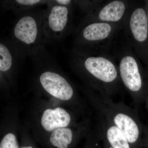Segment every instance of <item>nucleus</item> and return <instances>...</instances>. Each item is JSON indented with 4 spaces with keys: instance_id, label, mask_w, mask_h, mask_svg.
Instances as JSON below:
<instances>
[{
    "instance_id": "obj_14",
    "label": "nucleus",
    "mask_w": 148,
    "mask_h": 148,
    "mask_svg": "<svg viewBox=\"0 0 148 148\" xmlns=\"http://www.w3.org/2000/svg\"><path fill=\"white\" fill-rule=\"evenodd\" d=\"M16 2L24 7H30L42 3L44 1L40 0H16Z\"/></svg>"
},
{
    "instance_id": "obj_7",
    "label": "nucleus",
    "mask_w": 148,
    "mask_h": 148,
    "mask_svg": "<svg viewBox=\"0 0 148 148\" xmlns=\"http://www.w3.org/2000/svg\"><path fill=\"white\" fill-rule=\"evenodd\" d=\"M72 121L71 114L61 108L45 110L41 119V125L47 132H53L60 128L67 127Z\"/></svg>"
},
{
    "instance_id": "obj_10",
    "label": "nucleus",
    "mask_w": 148,
    "mask_h": 148,
    "mask_svg": "<svg viewBox=\"0 0 148 148\" xmlns=\"http://www.w3.org/2000/svg\"><path fill=\"white\" fill-rule=\"evenodd\" d=\"M125 10L124 4L121 1H114L105 6L99 14V17L103 21H117L123 16Z\"/></svg>"
},
{
    "instance_id": "obj_12",
    "label": "nucleus",
    "mask_w": 148,
    "mask_h": 148,
    "mask_svg": "<svg viewBox=\"0 0 148 148\" xmlns=\"http://www.w3.org/2000/svg\"><path fill=\"white\" fill-rule=\"evenodd\" d=\"M12 65V58L10 51L5 46L0 43V71H8Z\"/></svg>"
},
{
    "instance_id": "obj_17",
    "label": "nucleus",
    "mask_w": 148,
    "mask_h": 148,
    "mask_svg": "<svg viewBox=\"0 0 148 148\" xmlns=\"http://www.w3.org/2000/svg\"><path fill=\"white\" fill-rule=\"evenodd\" d=\"M20 148H34L33 147L31 146H24V147H21Z\"/></svg>"
},
{
    "instance_id": "obj_16",
    "label": "nucleus",
    "mask_w": 148,
    "mask_h": 148,
    "mask_svg": "<svg viewBox=\"0 0 148 148\" xmlns=\"http://www.w3.org/2000/svg\"><path fill=\"white\" fill-rule=\"evenodd\" d=\"M101 140H103V141L104 142V143H105V144H106V148H112L111 147H110V145L108 144V143H107V142H106V141H105V140H103V139H101Z\"/></svg>"
},
{
    "instance_id": "obj_6",
    "label": "nucleus",
    "mask_w": 148,
    "mask_h": 148,
    "mask_svg": "<svg viewBox=\"0 0 148 148\" xmlns=\"http://www.w3.org/2000/svg\"><path fill=\"white\" fill-rule=\"evenodd\" d=\"M84 66L93 77L102 83L112 84L117 78L114 65L103 57H89L86 60Z\"/></svg>"
},
{
    "instance_id": "obj_15",
    "label": "nucleus",
    "mask_w": 148,
    "mask_h": 148,
    "mask_svg": "<svg viewBox=\"0 0 148 148\" xmlns=\"http://www.w3.org/2000/svg\"><path fill=\"white\" fill-rule=\"evenodd\" d=\"M55 2L57 3V4L59 5L65 6L68 5L71 3V1L70 0H56Z\"/></svg>"
},
{
    "instance_id": "obj_3",
    "label": "nucleus",
    "mask_w": 148,
    "mask_h": 148,
    "mask_svg": "<svg viewBox=\"0 0 148 148\" xmlns=\"http://www.w3.org/2000/svg\"><path fill=\"white\" fill-rule=\"evenodd\" d=\"M119 69L122 80L131 92L132 101L137 109L145 98L141 93L143 81L137 62L133 57L125 56L122 59Z\"/></svg>"
},
{
    "instance_id": "obj_1",
    "label": "nucleus",
    "mask_w": 148,
    "mask_h": 148,
    "mask_svg": "<svg viewBox=\"0 0 148 148\" xmlns=\"http://www.w3.org/2000/svg\"><path fill=\"white\" fill-rule=\"evenodd\" d=\"M88 99L92 108L121 131L130 145L140 142L145 127L140 121L138 110L122 102H115L110 98L90 93Z\"/></svg>"
},
{
    "instance_id": "obj_9",
    "label": "nucleus",
    "mask_w": 148,
    "mask_h": 148,
    "mask_svg": "<svg viewBox=\"0 0 148 148\" xmlns=\"http://www.w3.org/2000/svg\"><path fill=\"white\" fill-rule=\"evenodd\" d=\"M75 138L73 130L69 127L58 128L52 132L49 141L52 146L57 148H69Z\"/></svg>"
},
{
    "instance_id": "obj_5",
    "label": "nucleus",
    "mask_w": 148,
    "mask_h": 148,
    "mask_svg": "<svg viewBox=\"0 0 148 148\" xmlns=\"http://www.w3.org/2000/svg\"><path fill=\"white\" fill-rule=\"evenodd\" d=\"M40 81L43 88L51 95L61 101L73 99L74 92L70 84L63 76L56 72L46 71L41 74Z\"/></svg>"
},
{
    "instance_id": "obj_2",
    "label": "nucleus",
    "mask_w": 148,
    "mask_h": 148,
    "mask_svg": "<svg viewBox=\"0 0 148 148\" xmlns=\"http://www.w3.org/2000/svg\"><path fill=\"white\" fill-rule=\"evenodd\" d=\"M45 12H28L22 15L16 23L14 34L21 46L22 54L39 53L46 41L43 33Z\"/></svg>"
},
{
    "instance_id": "obj_18",
    "label": "nucleus",
    "mask_w": 148,
    "mask_h": 148,
    "mask_svg": "<svg viewBox=\"0 0 148 148\" xmlns=\"http://www.w3.org/2000/svg\"><path fill=\"white\" fill-rule=\"evenodd\" d=\"M147 18H148V17H147Z\"/></svg>"
},
{
    "instance_id": "obj_8",
    "label": "nucleus",
    "mask_w": 148,
    "mask_h": 148,
    "mask_svg": "<svg viewBox=\"0 0 148 148\" xmlns=\"http://www.w3.org/2000/svg\"><path fill=\"white\" fill-rule=\"evenodd\" d=\"M130 27L135 39L142 42L147 39L148 34V20L145 10L139 8L135 10L130 19Z\"/></svg>"
},
{
    "instance_id": "obj_13",
    "label": "nucleus",
    "mask_w": 148,
    "mask_h": 148,
    "mask_svg": "<svg viewBox=\"0 0 148 148\" xmlns=\"http://www.w3.org/2000/svg\"><path fill=\"white\" fill-rule=\"evenodd\" d=\"M0 148H20L16 136L12 133L7 134L0 143Z\"/></svg>"
},
{
    "instance_id": "obj_11",
    "label": "nucleus",
    "mask_w": 148,
    "mask_h": 148,
    "mask_svg": "<svg viewBox=\"0 0 148 148\" xmlns=\"http://www.w3.org/2000/svg\"><path fill=\"white\" fill-rule=\"evenodd\" d=\"M112 27L106 23H94L85 28L83 36L88 40H98L106 39L111 33Z\"/></svg>"
},
{
    "instance_id": "obj_4",
    "label": "nucleus",
    "mask_w": 148,
    "mask_h": 148,
    "mask_svg": "<svg viewBox=\"0 0 148 148\" xmlns=\"http://www.w3.org/2000/svg\"><path fill=\"white\" fill-rule=\"evenodd\" d=\"M69 13L66 6L58 4L51 5L45 12L43 30L47 41L56 40L66 28Z\"/></svg>"
}]
</instances>
